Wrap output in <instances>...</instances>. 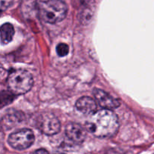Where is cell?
Segmentation results:
<instances>
[{"label":"cell","mask_w":154,"mask_h":154,"mask_svg":"<svg viewBox=\"0 0 154 154\" xmlns=\"http://www.w3.org/2000/svg\"><path fill=\"white\" fill-rule=\"evenodd\" d=\"M87 129L98 138H111L119 129L118 117L111 110L97 111L87 121Z\"/></svg>","instance_id":"cell-1"},{"label":"cell","mask_w":154,"mask_h":154,"mask_svg":"<svg viewBox=\"0 0 154 154\" xmlns=\"http://www.w3.org/2000/svg\"><path fill=\"white\" fill-rule=\"evenodd\" d=\"M38 14L42 20L49 23H57L65 19L68 11L66 2L61 0L37 2Z\"/></svg>","instance_id":"cell-2"},{"label":"cell","mask_w":154,"mask_h":154,"mask_svg":"<svg viewBox=\"0 0 154 154\" xmlns=\"http://www.w3.org/2000/svg\"><path fill=\"white\" fill-rule=\"evenodd\" d=\"M9 90L15 96L29 91L33 86V77L25 69H15L8 75L7 80Z\"/></svg>","instance_id":"cell-3"},{"label":"cell","mask_w":154,"mask_h":154,"mask_svg":"<svg viewBox=\"0 0 154 154\" xmlns=\"http://www.w3.org/2000/svg\"><path fill=\"white\" fill-rule=\"evenodd\" d=\"M8 141L14 149L23 150L31 147L35 141V135L30 129H20L11 134Z\"/></svg>","instance_id":"cell-4"},{"label":"cell","mask_w":154,"mask_h":154,"mask_svg":"<svg viewBox=\"0 0 154 154\" xmlns=\"http://www.w3.org/2000/svg\"><path fill=\"white\" fill-rule=\"evenodd\" d=\"M38 127L44 134L47 135H54L58 133L61 128L59 119L51 113H43L38 117L37 120Z\"/></svg>","instance_id":"cell-5"},{"label":"cell","mask_w":154,"mask_h":154,"mask_svg":"<svg viewBox=\"0 0 154 154\" xmlns=\"http://www.w3.org/2000/svg\"><path fill=\"white\" fill-rule=\"evenodd\" d=\"M93 96L102 108L107 110H112L120 106V101L115 99L102 90L95 89Z\"/></svg>","instance_id":"cell-6"},{"label":"cell","mask_w":154,"mask_h":154,"mask_svg":"<svg viewBox=\"0 0 154 154\" xmlns=\"http://www.w3.org/2000/svg\"><path fill=\"white\" fill-rule=\"evenodd\" d=\"M66 135L69 140L76 144H81L87 137L86 129L78 123H70L66 126Z\"/></svg>","instance_id":"cell-7"},{"label":"cell","mask_w":154,"mask_h":154,"mask_svg":"<svg viewBox=\"0 0 154 154\" xmlns=\"http://www.w3.org/2000/svg\"><path fill=\"white\" fill-rule=\"evenodd\" d=\"M75 106L80 112L86 115H93L97 111L96 101L89 96L80 98L76 102Z\"/></svg>","instance_id":"cell-8"},{"label":"cell","mask_w":154,"mask_h":154,"mask_svg":"<svg viewBox=\"0 0 154 154\" xmlns=\"http://www.w3.org/2000/svg\"><path fill=\"white\" fill-rule=\"evenodd\" d=\"M14 28L13 25L9 23H4L0 27V37L2 44L7 45L11 42L14 35Z\"/></svg>","instance_id":"cell-9"},{"label":"cell","mask_w":154,"mask_h":154,"mask_svg":"<svg viewBox=\"0 0 154 154\" xmlns=\"http://www.w3.org/2000/svg\"><path fill=\"white\" fill-rule=\"evenodd\" d=\"M15 95L10 91H3L0 93V108L6 106L11 103L12 101L15 99Z\"/></svg>","instance_id":"cell-10"},{"label":"cell","mask_w":154,"mask_h":154,"mask_svg":"<svg viewBox=\"0 0 154 154\" xmlns=\"http://www.w3.org/2000/svg\"><path fill=\"white\" fill-rule=\"evenodd\" d=\"M56 51H57L58 56H60V57H65V56H66L69 54V47L68 46V45L65 43H60L57 46Z\"/></svg>","instance_id":"cell-11"},{"label":"cell","mask_w":154,"mask_h":154,"mask_svg":"<svg viewBox=\"0 0 154 154\" xmlns=\"http://www.w3.org/2000/svg\"><path fill=\"white\" fill-rule=\"evenodd\" d=\"M12 4H13L12 1H0V11L6 10Z\"/></svg>","instance_id":"cell-12"},{"label":"cell","mask_w":154,"mask_h":154,"mask_svg":"<svg viewBox=\"0 0 154 154\" xmlns=\"http://www.w3.org/2000/svg\"><path fill=\"white\" fill-rule=\"evenodd\" d=\"M32 154H49V153L45 149H39V150H37L35 152H34Z\"/></svg>","instance_id":"cell-13"},{"label":"cell","mask_w":154,"mask_h":154,"mask_svg":"<svg viewBox=\"0 0 154 154\" xmlns=\"http://www.w3.org/2000/svg\"><path fill=\"white\" fill-rule=\"evenodd\" d=\"M5 73V69L4 67L0 64V79L4 76Z\"/></svg>","instance_id":"cell-14"},{"label":"cell","mask_w":154,"mask_h":154,"mask_svg":"<svg viewBox=\"0 0 154 154\" xmlns=\"http://www.w3.org/2000/svg\"><path fill=\"white\" fill-rule=\"evenodd\" d=\"M54 154H63V153H54Z\"/></svg>","instance_id":"cell-15"}]
</instances>
